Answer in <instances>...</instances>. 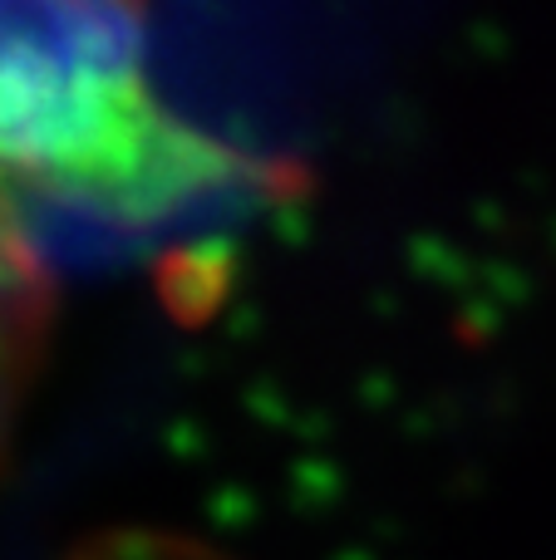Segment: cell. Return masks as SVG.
Wrapping results in <instances>:
<instances>
[{
  "label": "cell",
  "mask_w": 556,
  "mask_h": 560,
  "mask_svg": "<svg viewBox=\"0 0 556 560\" xmlns=\"http://www.w3.org/2000/svg\"><path fill=\"white\" fill-rule=\"evenodd\" d=\"M74 560H222V556L197 541H177V536L134 532V536H104V541L84 546Z\"/></svg>",
  "instance_id": "cell-3"
},
{
  "label": "cell",
  "mask_w": 556,
  "mask_h": 560,
  "mask_svg": "<svg viewBox=\"0 0 556 560\" xmlns=\"http://www.w3.org/2000/svg\"><path fill=\"white\" fill-rule=\"evenodd\" d=\"M222 167L158 98L143 0H0V187L148 212Z\"/></svg>",
  "instance_id": "cell-1"
},
{
  "label": "cell",
  "mask_w": 556,
  "mask_h": 560,
  "mask_svg": "<svg viewBox=\"0 0 556 560\" xmlns=\"http://www.w3.org/2000/svg\"><path fill=\"white\" fill-rule=\"evenodd\" d=\"M49 325V280L0 187V463L15 443Z\"/></svg>",
  "instance_id": "cell-2"
}]
</instances>
